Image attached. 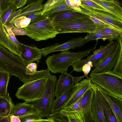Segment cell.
Instances as JSON below:
<instances>
[{"instance_id": "1", "label": "cell", "mask_w": 122, "mask_h": 122, "mask_svg": "<svg viewBox=\"0 0 122 122\" xmlns=\"http://www.w3.org/2000/svg\"><path fill=\"white\" fill-rule=\"evenodd\" d=\"M0 66L8 72L10 76L17 77L23 84L47 76L49 74L48 71L46 69L38 71L34 75H27V66L21 57L16 56L0 45Z\"/></svg>"}, {"instance_id": "2", "label": "cell", "mask_w": 122, "mask_h": 122, "mask_svg": "<svg viewBox=\"0 0 122 122\" xmlns=\"http://www.w3.org/2000/svg\"><path fill=\"white\" fill-rule=\"evenodd\" d=\"M95 48L76 52H70L68 50L62 51L59 54L50 56L46 60L47 69L54 74L67 72L69 66L89 55Z\"/></svg>"}, {"instance_id": "3", "label": "cell", "mask_w": 122, "mask_h": 122, "mask_svg": "<svg viewBox=\"0 0 122 122\" xmlns=\"http://www.w3.org/2000/svg\"><path fill=\"white\" fill-rule=\"evenodd\" d=\"M55 27L59 34L73 32L89 33L96 30V24L86 15L54 21Z\"/></svg>"}, {"instance_id": "4", "label": "cell", "mask_w": 122, "mask_h": 122, "mask_svg": "<svg viewBox=\"0 0 122 122\" xmlns=\"http://www.w3.org/2000/svg\"><path fill=\"white\" fill-rule=\"evenodd\" d=\"M90 80L106 92L122 98V77L112 71L97 73H90Z\"/></svg>"}, {"instance_id": "5", "label": "cell", "mask_w": 122, "mask_h": 122, "mask_svg": "<svg viewBox=\"0 0 122 122\" xmlns=\"http://www.w3.org/2000/svg\"><path fill=\"white\" fill-rule=\"evenodd\" d=\"M57 81L56 76L50 74L42 94L39 98L29 103L42 118L47 117L51 113V106L55 97V92Z\"/></svg>"}, {"instance_id": "6", "label": "cell", "mask_w": 122, "mask_h": 122, "mask_svg": "<svg viewBox=\"0 0 122 122\" xmlns=\"http://www.w3.org/2000/svg\"><path fill=\"white\" fill-rule=\"evenodd\" d=\"M55 16L31 23L23 28L28 32L27 36L36 41L52 39L59 34L54 25Z\"/></svg>"}, {"instance_id": "7", "label": "cell", "mask_w": 122, "mask_h": 122, "mask_svg": "<svg viewBox=\"0 0 122 122\" xmlns=\"http://www.w3.org/2000/svg\"><path fill=\"white\" fill-rule=\"evenodd\" d=\"M49 76L24 83L18 88L15 96L27 103L39 98L45 90Z\"/></svg>"}, {"instance_id": "8", "label": "cell", "mask_w": 122, "mask_h": 122, "mask_svg": "<svg viewBox=\"0 0 122 122\" xmlns=\"http://www.w3.org/2000/svg\"><path fill=\"white\" fill-rule=\"evenodd\" d=\"M81 12L95 17L105 24L122 31V20L110 12L81 4Z\"/></svg>"}, {"instance_id": "9", "label": "cell", "mask_w": 122, "mask_h": 122, "mask_svg": "<svg viewBox=\"0 0 122 122\" xmlns=\"http://www.w3.org/2000/svg\"><path fill=\"white\" fill-rule=\"evenodd\" d=\"M118 43L117 41H111L105 45L100 46L98 49L94 51L92 55L84 59L83 62L86 64L91 61L92 63V67L97 66L113 52Z\"/></svg>"}, {"instance_id": "10", "label": "cell", "mask_w": 122, "mask_h": 122, "mask_svg": "<svg viewBox=\"0 0 122 122\" xmlns=\"http://www.w3.org/2000/svg\"><path fill=\"white\" fill-rule=\"evenodd\" d=\"M88 42L85 37L74 38L62 44L56 43L41 49L42 55L46 57L49 53L57 51H63L74 49L86 44Z\"/></svg>"}, {"instance_id": "11", "label": "cell", "mask_w": 122, "mask_h": 122, "mask_svg": "<svg viewBox=\"0 0 122 122\" xmlns=\"http://www.w3.org/2000/svg\"><path fill=\"white\" fill-rule=\"evenodd\" d=\"M47 117L53 119L54 122H84L82 112L68 111L63 109L51 113Z\"/></svg>"}, {"instance_id": "12", "label": "cell", "mask_w": 122, "mask_h": 122, "mask_svg": "<svg viewBox=\"0 0 122 122\" xmlns=\"http://www.w3.org/2000/svg\"><path fill=\"white\" fill-rule=\"evenodd\" d=\"M94 84L108 103L116 117L117 122H122V98L108 93Z\"/></svg>"}, {"instance_id": "13", "label": "cell", "mask_w": 122, "mask_h": 122, "mask_svg": "<svg viewBox=\"0 0 122 122\" xmlns=\"http://www.w3.org/2000/svg\"><path fill=\"white\" fill-rule=\"evenodd\" d=\"M45 6L47 8L44 12L43 15L47 17L67 11L75 10L68 6L65 0H48L45 4Z\"/></svg>"}, {"instance_id": "14", "label": "cell", "mask_w": 122, "mask_h": 122, "mask_svg": "<svg viewBox=\"0 0 122 122\" xmlns=\"http://www.w3.org/2000/svg\"><path fill=\"white\" fill-rule=\"evenodd\" d=\"M94 91L92 86L82 95L81 99L82 113L84 122H94L91 106Z\"/></svg>"}, {"instance_id": "15", "label": "cell", "mask_w": 122, "mask_h": 122, "mask_svg": "<svg viewBox=\"0 0 122 122\" xmlns=\"http://www.w3.org/2000/svg\"><path fill=\"white\" fill-rule=\"evenodd\" d=\"M120 50V46L118 42L117 46L113 52L95 67L90 73H97L111 71L115 65Z\"/></svg>"}, {"instance_id": "16", "label": "cell", "mask_w": 122, "mask_h": 122, "mask_svg": "<svg viewBox=\"0 0 122 122\" xmlns=\"http://www.w3.org/2000/svg\"><path fill=\"white\" fill-rule=\"evenodd\" d=\"M23 49L20 56L27 66L34 61L38 64L42 58L41 49L35 46H30L22 43Z\"/></svg>"}, {"instance_id": "17", "label": "cell", "mask_w": 122, "mask_h": 122, "mask_svg": "<svg viewBox=\"0 0 122 122\" xmlns=\"http://www.w3.org/2000/svg\"><path fill=\"white\" fill-rule=\"evenodd\" d=\"M61 73L56 85L55 96L56 97L64 93L74 85L73 76L71 74L65 71Z\"/></svg>"}, {"instance_id": "18", "label": "cell", "mask_w": 122, "mask_h": 122, "mask_svg": "<svg viewBox=\"0 0 122 122\" xmlns=\"http://www.w3.org/2000/svg\"><path fill=\"white\" fill-rule=\"evenodd\" d=\"M90 80L84 79L76 84V88L68 101L64 104L63 108L69 107L77 101L92 86Z\"/></svg>"}, {"instance_id": "19", "label": "cell", "mask_w": 122, "mask_h": 122, "mask_svg": "<svg viewBox=\"0 0 122 122\" xmlns=\"http://www.w3.org/2000/svg\"><path fill=\"white\" fill-rule=\"evenodd\" d=\"M92 86L94 91L91 106L94 122H107L104 115L101 100L92 84Z\"/></svg>"}, {"instance_id": "20", "label": "cell", "mask_w": 122, "mask_h": 122, "mask_svg": "<svg viewBox=\"0 0 122 122\" xmlns=\"http://www.w3.org/2000/svg\"><path fill=\"white\" fill-rule=\"evenodd\" d=\"M90 0L100 5L122 20V7L119 3L104 0Z\"/></svg>"}, {"instance_id": "21", "label": "cell", "mask_w": 122, "mask_h": 122, "mask_svg": "<svg viewBox=\"0 0 122 122\" xmlns=\"http://www.w3.org/2000/svg\"><path fill=\"white\" fill-rule=\"evenodd\" d=\"M0 45L11 53L19 56L16 46L10 38L4 25L0 21Z\"/></svg>"}, {"instance_id": "22", "label": "cell", "mask_w": 122, "mask_h": 122, "mask_svg": "<svg viewBox=\"0 0 122 122\" xmlns=\"http://www.w3.org/2000/svg\"><path fill=\"white\" fill-rule=\"evenodd\" d=\"M76 85H74L64 93L54 99L51 106V113L60 111L62 109L64 104L68 101L76 88Z\"/></svg>"}, {"instance_id": "23", "label": "cell", "mask_w": 122, "mask_h": 122, "mask_svg": "<svg viewBox=\"0 0 122 122\" xmlns=\"http://www.w3.org/2000/svg\"><path fill=\"white\" fill-rule=\"evenodd\" d=\"M15 107V105L8 94L5 97H0V117L10 116Z\"/></svg>"}, {"instance_id": "24", "label": "cell", "mask_w": 122, "mask_h": 122, "mask_svg": "<svg viewBox=\"0 0 122 122\" xmlns=\"http://www.w3.org/2000/svg\"><path fill=\"white\" fill-rule=\"evenodd\" d=\"M96 24V28L95 31L103 33L108 37L110 41L117 40L122 35V31L110 25Z\"/></svg>"}, {"instance_id": "25", "label": "cell", "mask_w": 122, "mask_h": 122, "mask_svg": "<svg viewBox=\"0 0 122 122\" xmlns=\"http://www.w3.org/2000/svg\"><path fill=\"white\" fill-rule=\"evenodd\" d=\"M44 0H31L27 5L21 9V11L17 18L22 16H27L36 11L43 10Z\"/></svg>"}, {"instance_id": "26", "label": "cell", "mask_w": 122, "mask_h": 122, "mask_svg": "<svg viewBox=\"0 0 122 122\" xmlns=\"http://www.w3.org/2000/svg\"><path fill=\"white\" fill-rule=\"evenodd\" d=\"M92 84L95 89L101 100L104 115L107 122H117L116 117L108 103L104 97L96 88L94 84Z\"/></svg>"}, {"instance_id": "27", "label": "cell", "mask_w": 122, "mask_h": 122, "mask_svg": "<svg viewBox=\"0 0 122 122\" xmlns=\"http://www.w3.org/2000/svg\"><path fill=\"white\" fill-rule=\"evenodd\" d=\"M10 78L9 72L0 66V97H5L8 94V86Z\"/></svg>"}, {"instance_id": "28", "label": "cell", "mask_w": 122, "mask_h": 122, "mask_svg": "<svg viewBox=\"0 0 122 122\" xmlns=\"http://www.w3.org/2000/svg\"><path fill=\"white\" fill-rule=\"evenodd\" d=\"M19 117L21 122H54V120L51 119H42L36 110Z\"/></svg>"}, {"instance_id": "29", "label": "cell", "mask_w": 122, "mask_h": 122, "mask_svg": "<svg viewBox=\"0 0 122 122\" xmlns=\"http://www.w3.org/2000/svg\"><path fill=\"white\" fill-rule=\"evenodd\" d=\"M35 110L29 103L25 102L16 103L15 105L14 110L12 115L20 117Z\"/></svg>"}, {"instance_id": "30", "label": "cell", "mask_w": 122, "mask_h": 122, "mask_svg": "<svg viewBox=\"0 0 122 122\" xmlns=\"http://www.w3.org/2000/svg\"><path fill=\"white\" fill-rule=\"evenodd\" d=\"M117 40L119 43L120 50L115 65L112 71L122 77V35Z\"/></svg>"}, {"instance_id": "31", "label": "cell", "mask_w": 122, "mask_h": 122, "mask_svg": "<svg viewBox=\"0 0 122 122\" xmlns=\"http://www.w3.org/2000/svg\"><path fill=\"white\" fill-rule=\"evenodd\" d=\"M86 15V14L76 10L67 11L56 15L54 21L83 16Z\"/></svg>"}, {"instance_id": "32", "label": "cell", "mask_w": 122, "mask_h": 122, "mask_svg": "<svg viewBox=\"0 0 122 122\" xmlns=\"http://www.w3.org/2000/svg\"><path fill=\"white\" fill-rule=\"evenodd\" d=\"M17 9L13 4L9 3L7 7L0 12V21L3 25H5L10 16Z\"/></svg>"}, {"instance_id": "33", "label": "cell", "mask_w": 122, "mask_h": 122, "mask_svg": "<svg viewBox=\"0 0 122 122\" xmlns=\"http://www.w3.org/2000/svg\"><path fill=\"white\" fill-rule=\"evenodd\" d=\"M3 25L10 38L16 46L18 53L19 56H20L23 49L21 45L22 43L20 42L18 40L11 29L5 25Z\"/></svg>"}, {"instance_id": "34", "label": "cell", "mask_w": 122, "mask_h": 122, "mask_svg": "<svg viewBox=\"0 0 122 122\" xmlns=\"http://www.w3.org/2000/svg\"><path fill=\"white\" fill-rule=\"evenodd\" d=\"M86 40L87 42L94 40L101 39L104 41L109 40L108 37L102 33L94 31L93 32L87 34L85 37Z\"/></svg>"}, {"instance_id": "35", "label": "cell", "mask_w": 122, "mask_h": 122, "mask_svg": "<svg viewBox=\"0 0 122 122\" xmlns=\"http://www.w3.org/2000/svg\"><path fill=\"white\" fill-rule=\"evenodd\" d=\"M30 22V20L28 18L25 16H22L16 19L14 25L17 27L23 28L28 26Z\"/></svg>"}, {"instance_id": "36", "label": "cell", "mask_w": 122, "mask_h": 122, "mask_svg": "<svg viewBox=\"0 0 122 122\" xmlns=\"http://www.w3.org/2000/svg\"><path fill=\"white\" fill-rule=\"evenodd\" d=\"M43 10L36 11L31 14L27 17L30 20L31 22L38 21L45 19L47 17L43 15Z\"/></svg>"}, {"instance_id": "37", "label": "cell", "mask_w": 122, "mask_h": 122, "mask_svg": "<svg viewBox=\"0 0 122 122\" xmlns=\"http://www.w3.org/2000/svg\"><path fill=\"white\" fill-rule=\"evenodd\" d=\"M21 9H20L12 13L5 25L11 29L14 26L15 21L17 18L18 16L21 12Z\"/></svg>"}, {"instance_id": "38", "label": "cell", "mask_w": 122, "mask_h": 122, "mask_svg": "<svg viewBox=\"0 0 122 122\" xmlns=\"http://www.w3.org/2000/svg\"><path fill=\"white\" fill-rule=\"evenodd\" d=\"M82 96L70 106L62 109L68 111L82 112L81 99Z\"/></svg>"}, {"instance_id": "39", "label": "cell", "mask_w": 122, "mask_h": 122, "mask_svg": "<svg viewBox=\"0 0 122 122\" xmlns=\"http://www.w3.org/2000/svg\"><path fill=\"white\" fill-rule=\"evenodd\" d=\"M80 0L81 4L94 8L108 12L100 5L90 0Z\"/></svg>"}, {"instance_id": "40", "label": "cell", "mask_w": 122, "mask_h": 122, "mask_svg": "<svg viewBox=\"0 0 122 122\" xmlns=\"http://www.w3.org/2000/svg\"><path fill=\"white\" fill-rule=\"evenodd\" d=\"M37 65L35 63L32 62L26 66V74L29 75H34L38 71H37Z\"/></svg>"}, {"instance_id": "41", "label": "cell", "mask_w": 122, "mask_h": 122, "mask_svg": "<svg viewBox=\"0 0 122 122\" xmlns=\"http://www.w3.org/2000/svg\"><path fill=\"white\" fill-rule=\"evenodd\" d=\"M11 29L15 35H27L28 34V32L25 29L18 27L15 26Z\"/></svg>"}, {"instance_id": "42", "label": "cell", "mask_w": 122, "mask_h": 122, "mask_svg": "<svg viewBox=\"0 0 122 122\" xmlns=\"http://www.w3.org/2000/svg\"><path fill=\"white\" fill-rule=\"evenodd\" d=\"M28 0H9V3L14 4L17 9L24 6Z\"/></svg>"}, {"instance_id": "43", "label": "cell", "mask_w": 122, "mask_h": 122, "mask_svg": "<svg viewBox=\"0 0 122 122\" xmlns=\"http://www.w3.org/2000/svg\"><path fill=\"white\" fill-rule=\"evenodd\" d=\"M91 67L87 64H84L82 67V70L84 75H83L84 77H86V79L90 80V78L88 76V74L91 70Z\"/></svg>"}, {"instance_id": "44", "label": "cell", "mask_w": 122, "mask_h": 122, "mask_svg": "<svg viewBox=\"0 0 122 122\" xmlns=\"http://www.w3.org/2000/svg\"><path fill=\"white\" fill-rule=\"evenodd\" d=\"M9 4V0H0V12L5 10Z\"/></svg>"}, {"instance_id": "45", "label": "cell", "mask_w": 122, "mask_h": 122, "mask_svg": "<svg viewBox=\"0 0 122 122\" xmlns=\"http://www.w3.org/2000/svg\"><path fill=\"white\" fill-rule=\"evenodd\" d=\"M89 16L90 19H91L96 24L100 25H105L107 24L97 18L91 16Z\"/></svg>"}, {"instance_id": "46", "label": "cell", "mask_w": 122, "mask_h": 122, "mask_svg": "<svg viewBox=\"0 0 122 122\" xmlns=\"http://www.w3.org/2000/svg\"><path fill=\"white\" fill-rule=\"evenodd\" d=\"M10 122H21L19 117L13 115L10 116Z\"/></svg>"}, {"instance_id": "47", "label": "cell", "mask_w": 122, "mask_h": 122, "mask_svg": "<svg viewBox=\"0 0 122 122\" xmlns=\"http://www.w3.org/2000/svg\"><path fill=\"white\" fill-rule=\"evenodd\" d=\"M84 77V76L79 77H73L74 85H76Z\"/></svg>"}, {"instance_id": "48", "label": "cell", "mask_w": 122, "mask_h": 122, "mask_svg": "<svg viewBox=\"0 0 122 122\" xmlns=\"http://www.w3.org/2000/svg\"><path fill=\"white\" fill-rule=\"evenodd\" d=\"M10 117H0V122H10Z\"/></svg>"}, {"instance_id": "49", "label": "cell", "mask_w": 122, "mask_h": 122, "mask_svg": "<svg viewBox=\"0 0 122 122\" xmlns=\"http://www.w3.org/2000/svg\"><path fill=\"white\" fill-rule=\"evenodd\" d=\"M86 64L90 66L91 67H93L92 63L91 61H89L87 62Z\"/></svg>"}, {"instance_id": "50", "label": "cell", "mask_w": 122, "mask_h": 122, "mask_svg": "<svg viewBox=\"0 0 122 122\" xmlns=\"http://www.w3.org/2000/svg\"><path fill=\"white\" fill-rule=\"evenodd\" d=\"M113 1L117 2L120 4H122V0H113Z\"/></svg>"}, {"instance_id": "51", "label": "cell", "mask_w": 122, "mask_h": 122, "mask_svg": "<svg viewBox=\"0 0 122 122\" xmlns=\"http://www.w3.org/2000/svg\"><path fill=\"white\" fill-rule=\"evenodd\" d=\"M104 0L108 1H113V0Z\"/></svg>"}]
</instances>
